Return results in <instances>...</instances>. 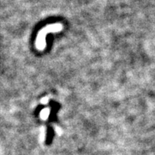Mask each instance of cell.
Returning a JSON list of instances; mask_svg holds the SVG:
<instances>
[{
	"mask_svg": "<svg viewBox=\"0 0 155 155\" xmlns=\"http://www.w3.org/2000/svg\"><path fill=\"white\" fill-rule=\"evenodd\" d=\"M62 25L60 24H55V25H50L48 26L45 27V29H43L41 31V33L38 35V39L37 41V48L39 49H42L45 48V37H46V35L48 33L51 32H58V31L61 30Z\"/></svg>",
	"mask_w": 155,
	"mask_h": 155,
	"instance_id": "obj_1",
	"label": "cell"
}]
</instances>
